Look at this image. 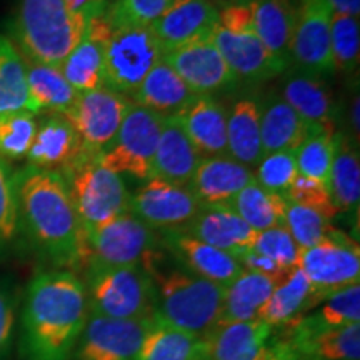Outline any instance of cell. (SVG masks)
<instances>
[{"instance_id": "obj_12", "label": "cell", "mask_w": 360, "mask_h": 360, "mask_svg": "<svg viewBox=\"0 0 360 360\" xmlns=\"http://www.w3.org/2000/svg\"><path fill=\"white\" fill-rule=\"evenodd\" d=\"M200 209L191 188L154 177L147 179L129 199V212L157 232L180 231Z\"/></svg>"}, {"instance_id": "obj_49", "label": "cell", "mask_w": 360, "mask_h": 360, "mask_svg": "<svg viewBox=\"0 0 360 360\" xmlns=\"http://www.w3.org/2000/svg\"><path fill=\"white\" fill-rule=\"evenodd\" d=\"M13 328H15V304L8 290L0 285V360H6L12 347Z\"/></svg>"}, {"instance_id": "obj_41", "label": "cell", "mask_w": 360, "mask_h": 360, "mask_svg": "<svg viewBox=\"0 0 360 360\" xmlns=\"http://www.w3.org/2000/svg\"><path fill=\"white\" fill-rule=\"evenodd\" d=\"M283 225L290 232V236L294 237L295 244L300 247V250L317 245L334 229L332 219L326 217L319 210L292 204L289 200H287L285 222H283Z\"/></svg>"}, {"instance_id": "obj_24", "label": "cell", "mask_w": 360, "mask_h": 360, "mask_svg": "<svg viewBox=\"0 0 360 360\" xmlns=\"http://www.w3.org/2000/svg\"><path fill=\"white\" fill-rule=\"evenodd\" d=\"M180 231L237 257L254 245L257 232L229 207H202L200 212Z\"/></svg>"}, {"instance_id": "obj_48", "label": "cell", "mask_w": 360, "mask_h": 360, "mask_svg": "<svg viewBox=\"0 0 360 360\" xmlns=\"http://www.w3.org/2000/svg\"><path fill=\"white\" fill-rule=\"evenodd\" d=\"M219 27L232 34L254 32V2L220 8Z\"/></svg>"}, {"instance_id": "obj_16", "label": "cell", "mask_w": 360, "mask_h": 360, "mask_svg": "<svg viewBox=\"0 0 360 360\" xmlns=\"http://www.w3.org/2000/svg\"><path fill=\"white\" fill-rule=\"evenodd\" d=\"M212 39L237 80L265 82L283 74L289 64L270 52L255 32L232 34L217 25Z\"/></svg>"}, {"instance_id": "obj_23", "label": "cell", "mask_w": 360, "mask_h": 360, "mask_svg": "<svg viewBox=\"0 0 360 360\" xmlns=\"http://www.w3.org/2000/svg\"><path fill=\"white\" fill-rule=\"evenodd\" d=\"M82 155V142L62 114H49L37 125L27 162L35 169L64 170Z\"/></svg>"}, {"instance_id": "obj_42", "label": "cell", "mask_w": 360, "mask_h": 360, "mask_svg": "<svg viewBox=\"0 0 360 360\" xmlns=\"http://www.w3.org/2000/svg\"><path fill=\"white\" fill-rule=\"evenodd\" d=\"M172 0H114L105 8V17L115 29L150 27L165 12Z\"/></svg>"}, {"instance_id": "obj_38", "label": "cell", "mask_w": 360, "mask_h": 360, "mask_svg": "<svg viewBox=\"0 0 360 360\" xmlns=\"http://www.w3.org/2000/svg\"><path fill=\"white\" fill-rule=\"evenodd\" d=\"M37 114L29 110L0 115V159L7 164L24 160L37 132Z\"/></svg>"}, {"instance_id": "obj_34", "label": "cell", "mask_w": 360, "mask_h": 360, "mask_svg": "<svg viewBox=\"0 0 360 360\" xmlns=\"http://www.w3.org/2000/svg\"><path fill=\"white\" fill-rule=\"evenodd\" d=\"M330 195L337 212H357L360 202V160L357 146L345 134H335Z\"/></svg>"}, {"instance_id": "obj_36", "label": "cell", "mask_w": 360, "mask_h": 360, "mask_svg": "<svg viewBox=\"0 0 360 360\" xmlns=\"http://www.w3.org/2000/svg\"><path fill=\"white\" fill-rule=\"evenodd\" d=\"M137 360H204V340L155 317Z\"/></svg>"}, {"instance_id": "obj_28", "label": "cell", "mask_w": 360, "mask_h": 360, "mask_svg": "<svg viewBox=\"0 0 360 360\" xmlns=\"http://www.w3.org/2000/svg\"><path fill=\"white\" fill-rule=\"evenodd\" d=\"M193 98H195V94L162 58L146 75L141 87L130 97V102L162 117H174Z\"/></svg>"}, {"instance_id": "obj_19", "label": "cell", "mask_w": 360, "mask_h": 360, "mask_svg": "<svg viewBox=\"0 0 360 360\" xmlns=\"http://www.w3.org/2000/svg\"><path fill=\"white\" fill-rule=\"evenodd\" d=\"M254 180V170L232 157H202L188 188L202 207H229Z\"/></svg>"}, {"instance_id": "obj_39", "label": "cell", "mask_w": 360, "mask_h": 360, "mask_svg": "<svg viewBox=\"0 0 360 360\" xmlns=\"http://www.w3.org/2000/svg\"><path fill=\"white\" fill-rule=\"evenodd\" d=\"M335 154V134H312L295 150L300 175L323 184L330 191V174Z\"/></svg>"}, {"instance_id": "obj_46", "label": "cell", "mask_w": 360, "mask_h": 360, "mask_svg": "<svg viewBox=\"0 0 360 360\" xmlns=\"http://www.w3.org/2000/svg\"><path fill=\"white\" fill-rule=\"evenodd\" d=\"M20 231L19 204L13 172L7 162L0 159V249L15 240Z\"/></svg>"}, {"instance_id": "obj_32", "label": "cell", "mask_w": 360, "mask_h": 360, "mask_svg": "<svg viewBox=\"0 0 360 360\" xmlns=\"http://www.w3.org/2000/svg\"><path fill=\"white\" fill-rule=\"evenodd\" d=\"M25 62L27 92H29L30 112L40 114H65L75 102L79 92L72 89L58 67Z\"/></svg>"}, {"instance_id": "obj_25", "label": "cell", "mask_w": 360, "mask_h": 360, "mask_svg": "<svg viewBox=\"0 0 360 360\" xmlns=\"http://www.w3.org/2000/svg\"><path fill=\"white\" fill-rule=\"evenodd\" d=\"M200 159L202 155L184 132L179 120L175 117H165L150 177L187 187Z\"/></svg>"}, {"instance_id": "obj_51", "label": "cell", "mask_w": 360, "mask_h": 360, "mask_svg": "<svg viewBox=\"0 0 360 360\" xmlns=\"http://www.w3.org/2000/svg\"><path fill=\"white\" fill-rule=\"evenodd\" d=\"M327 2L334 12L345 13V15H352L355 19H359L360 0H327Z\"/></svg>"}, {"instance_id": "obj_9", "label": "cell", "mask_w": 360, "mask_h": 360, "mask_svg": "<svg viewBox=\"0 0 360 360\" xmlns=\"http://www.w3.org/2000/svg\"><path fill=\"white\" fill-rule=\"evenodd\" d=\"M164 119L155 112L130 103L119 132L98 154V162L117 174H130L141 180L150 179Z\"/></svg>"}, {"instance_id": "obj_8", "label": "cell", "mask_w": 360, "mask_h": 360, "mask_svg": "<svg viewBox=\"0 0 360 360\" xmlns=\"http://www.w3.org/2000/svg\"><path fill=\"white\" fill-rule=\"evenodd\" d=\"M162 57L164 47L150 27L115 29L103 57L105 89L130 98Z\"/></svg>"}, {"instance_id": "obj_27", "label": "cell", "mask_w": 360, "mask_h": 360, "mask_svg": "<svg viewBox=\"0 0 360 360\" xmlns=\"http://www.w3.org/2000/svg\"><path fill=\"white\" fill-rule=\"evenodd\" d=\"M322 302L323 299L309 282L302 269L295 267L277 283L272 295L260 309L257 321L269 323L274 328L283 327L304 317L309 310Z\"/></svg>"}, {"instance_id": "obj_17", "label": "cell", "mask_w": 360, "mask_h": 360, "mask_svg": "<svg viewBox=\"0 0 360 360\" xmlns=\"http://www.w3.org/2000/svg\"><path fill=\"white\" fill-rule=\"evenodd\" d=\"M274 327L262 321L217 323L204 339V360H274Z\"/></svg>"}, {"instance_id": "obj_31", "label": "cell", "mask_w": 360, "mask_h": 360, "mask_svg": "<svg viewBox=\"0 0 360 360\" xmlns=\"http://www.w3.org/2000/svg\"><path fill=\"white\" fill-rule=\"evenodd\" d=\"M277 283L276 278L242 270L240 276L225 287V299L217 323L257 321L260 309L272 295Z\"/></svg>"}, {"instance_id": "obj_14", "label": "cell", "mask_w": 360, "mask_h": 360, "mask_svg": "<svg viewBox=\"0 0 360 360\" xmlns=\"http://www.w3.org/2000/svg\"><path fill=\"white\" fill-rule=\"evenodd\" d=\"M332 7L327 0H299L290 58L297 69L315 77L332 74Z\"/></svg>"}, {"instance_id": "obj_33", "label": "cell", "mask_w": 360, "mask_h": 360, "mask_svg": "<svg viewBox=\"0 0 360 360\" xmlns=\"http://www.w3.org/2000/svg\"><path fill=\"white\" fill-rule=\"evenodd\" d=\"M297 7L292 0H254V32L262 44L289 62Z\"/></svg>"}, {"instance_id": "obj_45", "label": "cell", "mask_w": 360, "mask_h": 360, "mask_svg": "<svg viewBox=\"0 0 360 360\" xmlns=\"http://www.w3.org/2000/svg\"><path fill=\"white\" fill-rule=\"evenodd\" d=\"M252 250L272 259L274 262L285 270H292L299 265L300 247L295 244L294 237L287 231L285 225L257 232Z\"/></svg>"}, {"instance_id": "obj_1", "label": "cell", "mask_w": 360, "mask_h": 360, "mask_svg": "<svg viewBox=\"0 0 360 360\" xmlns=\"http://www.w3.org/2000/svg\"><path fill=\"white\" fill-rule=\"evenodd\" d=\"M89 319L85 282L72 270L39 272L20 317V360H70Z\"/></svg>"}, {"instance_id": "obj_26", "label": "cell", "mask_w": 360, "mask_h": 360, "mask_svg": "<svg viewBox=\"0 0 360 360\" xmlns=\"http://www.w3.org/2000/svg\"><path fill=\"white\" fill-rule=\"evenodd\" d=\"M112 30L102 24L89 25L80 42L72 49L58 67L67 82L77 92H90L105 87L103 79V57Z\"/></svg>"}, {"instance_id": "obj_22", "label": "cell", "mask_w": 360, "mask_h": 360, "mask_svg": "<svg viewBox=\"0 0 360 360\" xmlns=\"http://www.w3.org/2000/svg\"><path fill=\"white\" fill-rule=\"evenodd\" d=\"M174 117L200 155H227V109L212 96H195Z\"/></svg>"}, {"instance_id": "obj_37", "label": "cell", "mask_w": 360, "mask_h": 360, "mask_svg": "<svg viewBox=\"0 0 360 360\" xmlns=\"http://www.w3.org/2000/svg\"><path fill=\"white\" fill-rule=\"evenodd\" d=\"M29 110L25 62L13 42L0 35V115Z\"/></svg>"}, {"instance_id": "obj_47", "label": "cell", "mask_w": 360, "mask_h": 360, "mask_svg": "<svg viewBox=\"0 0 360 360\" xmlns=\"http://www.w3.org/2000/svg\"><path fill=\"white\" fill-rule=\"evenodd\" d=\"M287 200L292 204H299L309 209L319 210V212L326 215L328 219H334L337 215V209L332 202V195L328 187L317 180L305 177V175H297L289 191L285 192Z\"/></svg>"}, {"instance_id": "obj_35", "label": "cell", "mask_w": 360, "mask_h": 360, "mask_svg": "<svg viewBox=\"0 0 360 360\" xmlns=\"http://www.w3.org/2000/svg\"><path fill=\"white\" fill-rule=\"evenodd\" d=\"M285 207V197L270 192L252 180L249 186L237 193L229 209L236 212L255 232H262L283 225Z\"/></svg>"}, {"instance_id": "obj_13", "label": "cell", "mask_w": 360, "mask_h": 360, "mask_svg": "<svg viewBox=\"0 0 360 360\" xmlns=\"http://www.w3.org/2000/svg\"><path fill=\"white\" fill-rule=\"evenodd\" d=\"M155 315L135 321H119L89 315L75 347V360H137Z\"/></svg>"}, {"instance_id": "obj_5", "label": "cell", "mask_w": 360, "mask_h": 360, "mask_svg": "<svg viewBox=\"0 0 360 360\" xmlns=\"http://www.w3.org/2000/svg\"><path fill=\"white\" fill-rule=\"evenodd\" d=\"M89 315L135 321L155 315L154 276L143 267L87 265Z\"/></svg>"}, {"instance_id": "obj_53", "label": "cell", "mask_w": 360, "mask_h": 360, "mask_svg": "<svg viewBox=\"0 0 360 360\" xmlns=\"http://www.w3.org/2000/svg\"><path fill=\"white\" fill-rule=\"evenodd\" d=\"M209 2L217 8H225L231 6H238V4H250L254 0H209Z\"/></svg>"}, {"instance_id": "obj_50", "label": "cell", "mask_w": 360, "mask_h": 360, "mask_svg": "<svg viewBox=\"0 0 360 360\" xmlns=\"http://www.w3.org/2000/svg\"><path fill=\"white\" fill-rule=\"evenodd\" d=\"M236 259L238 260V264L242 265V269L244 270L262 274V276L276 278V281H278V282H281L282 278L290 272V270H285V269H282L281 265H277L272 259L265 257V255L259 254V252H255L252 249L240 252Z\"/></svg>"}, {"instance_id": "obj_40", "label": "cell", "mask_w": 360, "mask_h": 360, "mask_svg": "<svg viewBox=\"0 0 360 360\" xmlns=\"http://www.w3.org/2000/svg\"><path fill=\"white\" fill-rule=\"evenodd\" d=\"M332 60L334 70L352 74L360 60V29L359 19L345 13H332Z\"/></svg>"}, {"instance_id": "obj_21", "label": "cell", "mask_w": 360, "mask_h": 360, "mask_svg": "<svg viewBox=\"0 0 360 360\" xmlns=\"http://www.w3.org/2000/svg\"><path fill=\"white\" fill-rule=\"evenodd\" d=\"M304 120L310 134H335V103L321 77L297 69L282 84V96Z\"/></svg>"}, {"instance_id": "obj_10", "label": "cell", "mask_w": 360, "mask_h": 360, "mask_svg": "<svg viewBox=\"0 0 360 360\" xmlns=\"http://www.w3.org/2000/svg\"><path fill=\"white\" fill-rule=\"evenodd\" d=\"M323 300L360 282L359 244L347 233L332 232L310 249L300 250L299 265Z\"/></svg>"}, {"instance_id": "obj_52", "label": "cell", "mask_w": 360, "mask_h": 360, "mask_svg": "<svg viewBox=\"0 0 360 360\" xmlns=\"http://www.w3.org/2000/svg\"><path fill=\"white\" fill-rule=\"evenodd\" d=\"M359 107H360V98L359 94L352 101V110H350V122H352V130L355 134V143L359 146V134H360V117H359Z\"/></svg>"}, {"instance_id": "obj_54", "label": "cell", "mask_w": 360, "mask_h": 360, "mask_svg": "<svg viewBox=\"0 0 360 360\" xmlns=\"http://www.w3.org/2000/svg\"><path fill=\"white\" fill-rule=\"evenodd\" d=\"M103 2H105L107 6H109V4H110V2H114V0H103Z\"/></svg>"}, {"instance_id": "obj_44", "label": "cell", "mask_w": 360, "mask_h": 360, "mask_svg": "<svg viewBox=\"0 0 360 360\" xmlns=\"http://www.w3.org/2000/svg\"><path fill=\"white\" fill-rule=\"evenodd\" d=\"M322 327H344L360 322V285L342 289L322 302V307L312 314Z\"/></svg>"}, {"instance_id": "obj_43", "label": "cell", "mask_w": 360, "mask_h": 360, "mask_svg": "<svg viewBox=\"0 0 360 360\" xmlns=\"http://www.w3.org/2000/svg\"><path fill=\"white\" fill-rule=\"evenodd\" d=\"M297 175H299V169H297L295 152L282 150L265 154L260 159L255 165L254 180L270 192L285 195Z\"/></svg>"}, {"instance_id": "obj_2", "label": "cell", "mask_w": 360, "mask_h": 360, "mask_svg": "<svg viewBox=\"0 0 360 360\" xmlns=\"http://www.w3.org/2000/svg\"><path fill=\"white\" fill-rule=\"evenodd\" d=\"M20 229L57 269L87 265V237L60 172L32 165L13 174Z\"/></svg>"}, {"instance_id": "obj_18", "label": "cell", "mask_w": 360, "mask_h": 360, "mask_svg": "<svg viewBox=\"0 0 360 360\" xmlns=\"http://www.w3.org/2000/svg\"><path fill=\"white\" fill-rule=\"evenodd\" d=\"M160 244L170 252L187 272L193 276L207 278L219 285H231L242 274V265L233 255L215 249L199 238L188 236L184 231H164L159 232Z\"/></svg>"}, {"instance_id": "obj_11", "label": "cell", "mask_w": 360, "mask_h": 360, "mask_svg": "<svg viewBox=\"0 0 360 360\" xmlns=\"http://www.w3.org/2000/svg\"><path fill=\"white\" fill-rule=\"evenodd\" d=\"M130 103V98L105 87L79 94L70 109L62 115L79 134L84 155L98 157L114 141Z\"/></svg>"}, {"instance_id": "obj_7", "label": "cell", "mask_w": 360, "mask_h": 360, "mask_svg": "<svg viewBox=\"0 0 360 360\" xmlns=\"http://www.w3.org/2000/svg\"><path fill=\"white\" fill-rule=\"evenodd\" d=\"M87 265L143 267L152 274L164 247L159 232L127 212L87 233Z\"/></svg>"}, {"instance_id": "obj_4", "label": "cell", "mask_w": 360, "mask_h": 360, "mask_svg": "<svg viewBox=\"0 0 360 360\" xmlns=\"http://www.w3.org/2000/svg\"><path fill=\"white\" fill-rule=\"evenodd\" d=\"M157 287L155 317L193 337H204L217 326L225 287L187 270L152 272Z\"/></svg>"}, {"instance_id": "obj_3", "label": "cell", "mask_w": 360, "mask_h": 360, "mask_svg": "<svg viewBox=\"0 0 360 360\" xmlns=\"http://www.w3.org/2000/svg\"><path fill=\"white\" fill-rule=\"evenodd\" d=\"M87 20L72 13L65 0H20L12 20L13 45L24 60L60 67L82 40Z\"/></svg>"}, {"instance_id": "obj_29", "label": "cell", "mask_w": 360, "mask_h": 360, "mask_svg": "<svg viewBox=\"0 0 360 360\" xmlns=\"http://www.w3.org/2000/svg\"><path fill=\"white\" fill-rule=\"evenodd\" d=\"M227 155L249 169L264 157L260 105L252 97L238 98L227 112Z\"/></svg>"}, {"instance_id": "obj_15", "label": "cell", "mask_w": 360, "mask_h": 360, "mask_svg": "<svg viewBox=\"0 0 360 360\" xmlns=\"http://www.w3.org/2000/svg\"><path fill=\"white\" fill-rule=\"evenodd\" d=\"M162 58L195 96H212L238 82L215 45L212 34L164 51Z\"/></svg>"}, {"instance_id": "obj_6", "label": "cell", "mask_w": 360, "mask_h": 360, "mask_svg": "<svg viewBox=\"0 0 360 360\" xmlns=\"http://www.w3.org/2000/svg\"><path fill=\"white\" fill-rule=\"evenodd\" d=\"M72 204L85 237L109 220L129 212V192L120 174L107 169L97 157L80 155L62 170Z\"/></svg>"}, {"instance_id": "obj_20", "label": "cell", "mask_w": 360, "mask_h": 360, "mask_svg": "<svg viewBox=\"0 0 360 360\" xmlns=\"http://www.w3.org/2000/svg\"><path fill=\"white\" fill-rule=\"evenodd\" d=\"M219 25V8L209 0H172L150 25L164 51L207 37Z\"/></svg>"}, {"instance_id": "obj_30", "label": "cell", "mask_w": 360, "mask_h": 360, "mask_svg": "<svg viewBox=\"0 0 360 360\" xmlns=\"http://www.w3.org/2000/svg\"><path fill=\"white\" fill-rule=\"evenodd\" d=\"M309 135L312 134L307 125L282 97L274 96L260 105V139L264 155L282 150L295 152Z\"/></svg>"}]
</instances>
